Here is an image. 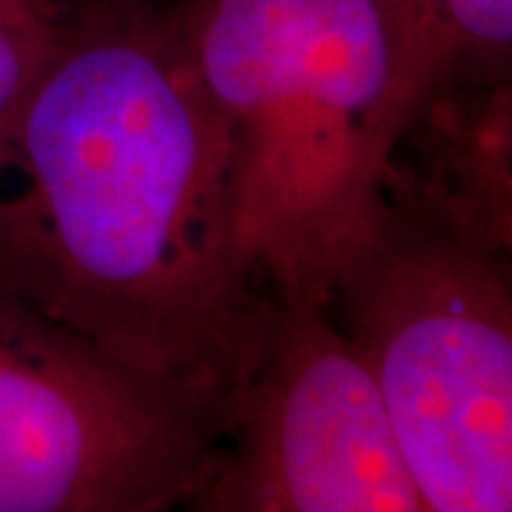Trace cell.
I'll list each match as a JSON object with an SVG mask.
<instances>
[{
    "instance_id": "cell-1",
    "label": "cell",
    "mask_w": 512,
    "mask_h": 512,
    "mask_svg": "<svg viewBox=\"0 0 512 512\" xmlns=\"http://www.w3.org/2000/svg\"><path fill=\"white\" fill-rule=\"evenodd\" d=\"M0 171V285L228 427L274 285L177 12L55 20Z\"/></svg>"
},
{
    "instance_id": "cell-8",
    "label": "cell",
    "mask_w": 512,
    "mask_h": 512,
    "mask_svg": "<svg viewBox=\"0 0 512 512\" xmlns=\"http://www.w3.org/2000/svg\"><path fill=\"white\" fill-rule=\"evenodd\" d=\"M52 29L55 23H32L0 9V165Z\"/></svg>"
},
{
    "instance_id": "cell-6",
    "label": "cell",
    "mask_w": 512,
    "mask_h": 512,
    "mask_svg": "<svg viewBox=\"0 0 512 512\" xmlns=\"http://www.w3.org/2000/svg\"><path fill=\"white\" fill-rule=\"evenodd\" d=\"M382 183L512 254V77H453L427 89L390 140Z\"/></svg>"
},
{
    "instance_id": "cell-5",
    "label": "cell",
    "mask_w": 512,
    "mask_h": 512,
    "mask_svg": "<svg viewBox=\"0 0 512 512\" xmlns=\"http://www.w3.org/2000/svg\"><path fill=\"white\" fill-rule=\"evenodd\" d=\"M191 512H427L379 387L313 291H276Z\"/></svg>"
},
{
    "instance_id": "cell-10",
    "label": "cell",
    "mask_w": 512,
    "mask_h": 512,
    "mask_svg": "<svg viewBox=\"0 0 512 512\" xmlns=\"http://www.w3.org/2000/svg\"><path fill=\"white\" fill-rule=\"evenodd\" d=\"M0 9L15 18L32 20V23H55L52 9L43 0H0Z\"/></svg>"
},
{
    "instance_id": "cell-2",
    "label": "cell",
    "mask_w": 512,
    "mask_h": 512,
    "mask_svg": "<svg viewBox=\"0 0 512 512\" xmlns=\"http://www.w3.org/2000/svg\"><path fill=\"white\" fill-rule=\"evenodd\" d=\"M174 12L228 140L245 251L276 291L325 299L373 220L390 148L376 0H180Z\"/></svg>"
},
{
    "instance_id": "cell-9",
    "label": "cell",
    "mask_w": 512,
    "mask_h": 512,
    "mask_svg": "<svg viewBox=\"0 0 512 512\" xmlns=\"http://www.w3.org/2000/svg\"><path fill=\"white\" fill-rule=\"evenodd\" d=\"M55 20L89 18V15H137V12H168L180 0H43Z\"/></svg>"
},
{
    "instance_id": "cell-7",
    "label": "cell",
    "mask_w": 512,
    "mask_h": 512,
    "mask_svg": "<svg viewBox=\"0 0 512 512\" xmlns=\"http://www.w3.org/2000/svg\"><path fill=\"white\" fill-rule=\"evenodd\" d=\"M390 55V140L427 89L512 77V0H376Z\"/></svg>"
},
{
    "instance_id": "cell-3",
    "label": "cell",
    "mask_w": 512,
    "mask_h": 512,
    "mask_svg": "<svg viewBox=\"0 0 512 512\" xmlns=\"http://www.w3.org/2000/svg\"><path fill=\"white\" fill-rule=\"evenodd\" d=\"M427 512L512 510V254L390 183L325 285Z\"/></svg>"
},
{
    "instance_id": "cell-4",
    "label": "cell",
    "mask_w": 512,
    "mask_h": 512,
    "mask_svg": "<svg viewBox=\"0 0 512 512\" xmlns=\"http://www.w3.org/2000/svg\"><path fill=\"white\" fill-rule=\"evenodd\" d=\"M225 416L0 285V512L188 510Z\"/></svg>"
}]
</instances>
